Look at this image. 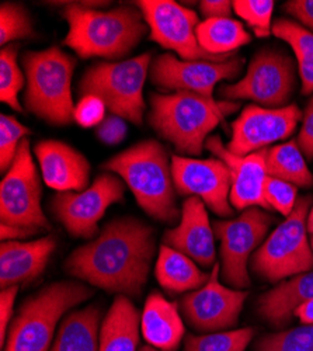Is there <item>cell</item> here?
I'll return each instance as SVG.
<instances>
[{
    "label": "cell",
    "mask_w": 313,
    "mask_h": 351,
    "mask_svg": "<svg viewBox=\"0 0 313 351\" xmlns=\"http://www.w3.org/2000/svg\"><path fill=\"white\" fill-rule=\"evenodd\" d=\"M294 316H297L303 325H313V298L299 305L295 309Z\"/></svg>",
    "instance_id": "7bdbcfd3"
},
{
    "label": "cell",
    "mask_w": 313,
    "mask_h": 351,
    "mask_svg": "<svg viewBox=\"0 0 313 351\" xmlns=\"http://www.w3.org/2000/svg\"><path fill=\"white\" fill-rule=\"evenodd\" d=\"M18 45L10 44L0 51V100L10 106L17 112H23L18 95L27 79L20 69L18 61Z\"/></svg>",
    "instance_id": "f546056e"
},
{
    "label": "cell",
    "mask_w": 313,
    "mask_h": 351,
    "mask_svg": "<svg viewBox=\"0 0 313 351\" xmlns=\"http://www.w3.org/2000/svg\"><path fill=\"white\" fill-rule=\"evenodd\" d=\"M34 36L33 20L27 9L21 3H2L0 6V44L2 47Z\"/></svg>",
    "instance_id": "1f68e13d"
},
{
    "label": "cell",
    "mask_w": 313,
    "mask_h": 351,
    "mask_svg": "<svg viewBox=\"0 0 313 351\" xmlns=\"http://www.w3.org/2000/svg\"><path fill=\"white\" fill-rule=\"evenodd\" d=\"M62 5V16L69 24L64 44L83 60H121L148 32L144 14L134 3L110 12L82 6L79 2Z\"/></svg>",
    "instance_id": "7a4b0ae2"
},
{
    "label": "cell",
    "mask_w": 313,
    "mask_h": 351,
    "mask_svg": "<svg viewBox=\"0 0 313 351\" xmlns=\"http://www.w3.org/2000/svg\"><path fill=\"white\" fill-rule=\"evenodd\" d=\"M101 311L88 306L72 312L60 326L51 351H99Z\"/></svg>",
    "instance_id": "484cf974"
},
{
    "label": "cell",
    "mask_w": 313,
    "mask_h": 351,
    "mask_svg": "<svg viewBox=\"0 0 313 351\" xmlns=\"http://www.w3.org/2000/svg\"><path fill=\"white\" fill-rule=\"evenodd\" d=\"M56 249V239L2 242L0 246V288L27 284L38 278Z\"/></svg>",
    "instance_id": "44dd1931"
},
{
    "label": "cell",
    "mask_w": 313,
    "mask_h": 351,
    "mask_svg": "<svg viewBox=\"0 0 313 351\" xmlns=\"http://www.w3.org/2000/svg\"><path fill=\"white\" fill-rule=\"evenodd\" d=\"M155 276L159 284L172 294L197 291L210 280V274L200 270L192 258L166 245L160 246Z\"/></svg>",
    "instance_id": "d4e9b609"
},
{
    "label": "cell",
    "mask_w": 313,
    "mask_h": 351,
    "mask_svg": "<svg viewBox=\"0 0 313 351\" xmlns=\"http://www.w3.org/2000/svg\"><path fill=\"white\" fill-rule=\"evenodd\" d=\"M308 232L310 233V235H313V207L310 208L309 211V215H308Z\"/></svg>",
    "instance_id": "ee69618b"
},
{
    "label": "cell",
    "mask_w": 313,
    "mask_h": 351,
    "mask_svg": "<svg viewBox=\"0 0 313 351\" xmlns=\"http://www.w3.org/2000/svg\"><path fill=\"white\" fill-rule=\"evenodd\" d=\"M254 337L253 328L214 332L203 336L190 335L184 351H246Z\"/></svg>",
    "instance_id": "4dcf8cb0"
},
{
    "label": "cell",
    "mask_w": 313,
    "mask_h": 351,
    "mask_svg": "<svg viewBox=\"0 0 313 351\" xmlns=\"http://www.w3.org/2000/svg\"><path fill=\"white\" fill-rule=\"evenodd\" d=\"M313 298V270L282 281L258 301V313L277 329L286 328L294 317L295 309Z\"/></svg>",
    "instance_id": "7402d4cb"
},
{
    "label": "cell",
    "mask_w": 313,
    "mask_h": 351,
    "mask_svg": "<svg viewBox=\"0 0 313 351\" xmlns=\"http://www.w3.org/2000/svg\"><path fill=\"white\" fill-rule=\"evenodd\" d=\"M273 34L294 51L302 82V95H313V34L291 19L275 20Z\"/></svg>",
    "instance_id": "f1b7e54d"
},
{
    "label": "cell",
    "mask_w": 313,
    "mask_h": 351,
    "mask_svg": "<svg viewBox=\"0 0 313 351\" xmlns=\"http://www.w3.org/2000/svg\"><path fill=\"white\" fill-rule=\"evenodd\" d=\"M205 148L231 169L232 187L229 201L232 206L239 211L251 207L267 210L264 184L268 174L264 162V149L247 156H236L227 151L218 135L207 139Z\"/></svg>",
    "instance_id": "ac0fdd59"
},
{
    "label": "cell",
    "mask_w": 313,
    "mask_h": 351,
    "mask_svg": "<svg viewBox=\"0 0 313 351\" xmlns=\"http://www.w3.org/2000/svg\"><path fill=\"white\" fill-rule=\"evenodd\" d=\"M310 246H312V250H313V235H312V239H310Z\"/></svg>",
    "instance_id": "bcb514c9"
},
{
    "label": "cell",
    "mask_w": 313,
    "mask_h": 351,
    "mask_svg": "<svg viewBox=\"0 0 313 351\" xmlns=\"http://www.w3.org/2000/svg\"><path fill=\"white\" fill-rule=\"evenodd\" d=\"M140 351H156L155 348H151V347H144Z\"/></svg>",
    "instance_id": "f6af8a7d"
},
{
    "label": "cell",
    "mask_w": 313,
    "mask_h": 351,
    "mask_svg": "<svg viewBox=\"0 0 313 351\" xmlns=\"http://www.w3.org/2000/svg\"><path fill=\"white\" fill-rule=\"evenodd\" d=\"M42 180L60 193L86 190L90 180V163L71 145L48 139L34 146Z\"/></svg>",
    "instance_id": "ffe728a7"
},
{
    "label": "cell",
    "mask_w": 313,
    "mask_h": 351,
    "mask_svg": "<svg viewBox=\"0 0 313 351\" xmlns=\"http://www.w3.org/2000/svg\"><path fill=\"white\" fill-rule=\"evenodd\" d=\"M41 183L32 156L30 141L20 143L14 162L0 184V219L2 225L17 226L34 235L51 228L41 207Z\"/></svg>",
    "instance_id": "30bf717a"
},
{
    "label": "cell",
    "mask_w": 313,
    "mask_h": 351,
    "mask_svg": "<svg viewBox=\"0 0 313 351\" xmlns=\"http://www.w3.org/2000/svg\"><path fill=\"white\" fill-rule=\"evenodd\" d=\"M197 40L204 51L215 56H232L251 41L246 27L234 17L208 19L197 27Z\"/></svg>",
    "instance_id": "4316f807"
},
{
    "label": "cell",
    "mask_w": 313,
    "mask_h": 351,
    "mask_svg": "<svg viewBox=\"0 0 313 351\" xmlns=\"http://www.w3.org/2000/svg\"><path fill=\"white\" fill-rule=\"evenodd\" d=\"M313 198L301 197L294 211L254 252L250 269L260 278L277 284L313 270V250L308 239V215Z\"/></svg>",
    "instance_id": "ba28073f"
},
{
    "label": "cell",
    "mask_w": 313,
    "mask_h": 351,
    "mask_svg": "<svg viewBox=\"0 0 313 351\" xmlns=\"http://www.w3.org/2000/svg\"><path fill=\"white\" fill-rule=\"evenodd\" d=\"M302 115L297 104L282 108L249 104L243 107L240 115L232 123V136L226 148L236 156L263 151L271 143L290 138L302 120Z\"/></svg>",
    "instance_id": "9a60e30c"
},
{
    "label": "cell",
    "mask_w": 313,
    "mask_h": 351,
    "mask_svg": "<svg viewBox=\"0 0 313 351\" xmlns=\"http://www.w3.org/2000/svg\"><path fill=\"white\" fill-rule=\"evenodd\" d=\"M134 5L144 14L151 40L175 51L184 61L223 62L232 56H215L201 48L197 40L198 14L173 0H138Z\"/></svg>",
    "instance_id": "7c38bea8"
},
{
    "label": "cell",
    "mask_w": 313,
    "mask_h": 351,
    "mask_svg": "<svg viewBox=\"0 0 313 351\" xmlns=\"http://www.w3.org/2000/svg\"><path fill=\"white\" fill-rule=\"evenodd\" d=\"M267 174L301 189L313 187V174L297 141H288L264 149Z\"/></svg>",
    "instance_id": "83f0119b"
},
{
    "label": "cell",
    "mask_w": 313,
    "mask_h": 351,
    "mask_svg": "<svg viewBox=\"0 0 313 351\" xmlns=\"http://www.w3.org/2000/svg\"><path fill=\"white\" fill-rule=\"evenodd\" d=\"M254 351H313V325L270 333L254 343Z\"/></svg>",
    "instance_id": "836d02e7"
},
{
    "label": "cell",
    "mask_w": 313,
    "mask_h": 351,
    "mask_svg": "<svg viewBox=\"0 0 313 351\" xmlns=\"http://www.w3.org/2000/svg\"><path fill=\"white\" fill-rule=\"evenodd\" d=\"M140 332L151 346L163 351H175L184 336L177 305L159 292H152L140 316Z\"/></svg>",
    "instance_id": "603a6c76"
},
{
    "label": "cell",
    "mask_w": 313,
    "mask_h": 351,
    "mask_svg": "<svg viewBox=\"0 0 313 351\" xmlns=\"http://www.w3.org/2000/svg\"><path fill=\"white\" fill-rule=\"evenodd\" d=\"M172 171L175 187L180 195L201 198L207 208L222 218L234 215L229 201L232 174L223 160L173 155Z\"/></svg>",
    "instance_id": "2e32d148"
},
{
    "label": "cell",
    "mask_w": 313,
    "mask_h": 351,
    "mask_svg": "<svg viewBox=\"0 0 313 351\" xmlns=\"http://www.w3.org/2000/svg\"><path fill=\"white\" fill-rule=\"evenodd\" d=\"M155 254L153 229L135 218H118L100 237L77 247L66 260L68 274L107 292L139 297Z\"/></svg>",
    "instance_id": "6da1fadb"
},
{
    "label": "cell",
    "mask_w": 313,
    "mask_h": 351,
    "mask_svg": "<svg viewBox=\"0 0 313 351\" xmlns=\"http://www.w3.org/2000/svg\"><path fill=\"white\" fill-rule=\"evenodd\" d=\"M23 66L27 79L25 108L51 125H69L75 103L72 76L76 60L58 47L25 52Z\"/></svg>",
    "instance_id": "5b68a950"
},
{
    "label": "cell",
    "mask_w": 313,
    "mask_h": 351,
    "mask_svg": "<svg viewBox=\"0 0 313 351\" xmlns=\"http://www.w3.org/2000/svg\"><path fill=\"white\" fill-rule=\"evenodd\" d=\"M284 10L313 34V0H290Z\"/></svg>",
    "instance_id": "60d3db41"
},
{
    "label": "cell",
    "mask_w": 313,
    "mask_h": 351,
    "mask_svg": "<svg viewBox=\"0 0 313 351\" xmlns=\"http://www.w3.org/2000/svg\"><path fill=\"white\" fill-rule=\"evenodd\" d=\"M139 319V312L129 298L118 295L101 322L99 351H136Z\"/></svg>",
    "instance_id": "cb8c5ba5"
},
{
    "label": "cell",
    "mask_w": 313,
    "mask_h": 351,
    "mask_svg": "<svg viewBox=\"0 0 313 351\" xmlns=\"http://www.w3.org/2000/svg\"><path fill=\"white\" fill-rule=\"evenodd\" d=\"M124 194V183L114 174L104 173L86 190L56 194L49 202V210L72 237L92 239L108 207L120 202Z\"/></svg>",
    "instance_id": "4fadbf2b"
},
{
    "label": "cell",
    "mask_w": 313,
    "mask_h": 351,
    "mask_svg": "<svg viewBox=\"0 0 313 351\" xmlns=\"http://www.w3.org/2000/svg\"><path fill=\"white\" fill-rule=\"evenodd\" d=\"M234 12V3L229 0H203L200 2V13L204 20L231 17Z\"/></svg>",
    "instance_id": "b9f144b4"
},
{
    "label": "cell",
    "mask_w": 313,
    "mask_h": 351,
    "mask_svg": "<svg viewBox=\"0 0 313 351\" xmlns=\"http://www.w3.org/2000/svg\"><path fill=\"white\" fill-rule=\"evenodd\" d=\"M103 169L120 176L149 217L164 223L181 217L176 207L172 159L160 142L142 141L107 160Z\"/></svg>",
    "instance_id": "277c9868"
},
{
    "label": "cell",
    "mask_w": 313,
    "mask_h": 351,
    "mask_svg": "<svg viewBox=\"0 0 313 351\" xmlns=\"http://www.w3.org/2000/svg\"><path fill=\"white\" fill-rule=\"evenodd\" d=\"M221 265L212 267L208 282L190 292L181 301V311L190 325L201 332H219L238 325L247 292L229 288L219 281Z\"/></svg>",
    "instance_id": "e0dca14e"
},
{
    "label": "cell",
    "mask_w": 313,
    "mask_h": 351,
    "mask_svg": "<svg viewBox=\"0 0 313 351\" xmlns=\"http://www.w3.org/2000/svg\"><path fill=\"white\" fill-rule=\"evenodd\" d=\"M105 104L96 96H82L75 106L73 120L83 128H97L105 119Z\"/></svg>",
    "instance_id": "8d00e7d4"
},
{
    "label": "cell",
    "mask_w": 313,
    "mask_h": 351,
    "mask_svg": "<svg viewBox=\"0 0 313 351\" xmlns=\"http://www.w3.org/2000/svg\"><path fill=\"white\" fill-rule=\"evenodd\" d=\"M18 289L20 287L14 285V287L2 289V292H0V340H2V346H5V341L8 339L6 337L8 328L10 325L14 301H16Z\"/></svg>",
    "instance_id": "f35d334b"
},
{
    "label": "cell",
    "mask_w": 313,
    "mask_h": 351,
    "mask_svg": "<svg viewBox=\"0 0 313 351\" xmlns=\"http://www.w3.org/2000/svg\"><path fill=\"white\" fill-rule=\"evenodd\" d=\"M274 218L259 207H251L238 218L216 221L215 237L221 241V273L235 289L250 287L247 266L255 249L264 241Z\"/></svg>",
    "instance_id": "8fae6325"
},
{
    "label": "cell",
    "mask_w": 313,
    "mask_h": 351,
    "mask_svg": "<svg viewBox=\"0 0 313 351\" xmlns=\"http://www.w3.org/2000/svg\"><path fill=\"white\" fill-rule=\"evenodd\" d=\"M92 295L93 289L76 281L44 287L21 305L9 328L3 351H48L62 316Z\"/></svg>",
    "instance_id": "8992f818"
},
{
    "label": "cell",
    "mask_w": 313,
    "mask_h": 351,
    "mask_svg": "<svg viewBox=\"0 0 313 351\" xmlns=\"http://www.w3.org/2000/svg\"><path fill=\"white\" fill-rule=\"evenodd\" d=\"M163 245L184 253L205 269L216 265L215 232L211 228L207 206L201 198H186L180 222L176 228L164 232Z\"/></svg>",
    "instance_id": "d6986e66"
},
{
    "label": "cell",
    "mask_w": 313,
    "mask_h": 351,
    "mask_svg": "<svg viewBox=\"0 0 313 351\" xmlns=\"http://www.w3.org/2000/svg\"><path fill=\"white\" fill-rule=\"evenodd\" d=\"M297 87L295 61L286 52L263 48L254 53L245 76L219 87L223 101L251 100L266 108L290 106Z\"/></svg>",
    "instance_id": "9c48e42d"
},
{
    "label": "cell",
    "mask_w": 313,
    "mask_h": 351,
    "mask_svg": "<svg viewBox=\"0 0 313 351\" xmlns=\"http://www.w3.org/2000/svg\"><path fill=\"white\" fill-rule=\"evenodd\" d=\"M127 135L125 120L118 115H108L96 128V136L105 145H118Z\"/></svg>",
    "instance_id": "74e56055"
},
{
    "label": "cell",
    "mask_w": 313,
    "mask_h": 351,
    "mask_svg": "<svg viewBox=\"0 0 313 351\" xmlns=\"http://www.w3.org/2000/svg\"><path fill=\"white\" fill-rule=\"evenodd\" d=\"M152 65L149 52L127 61L99 62L83 73L79 92L96 96L111 114L140 125L144 120V86Z\"/></svg>",
    "instance_id": "52a82bcc"
},
{
    "label": "cell",
    "mask_w": 313,
    "mask_h": 351,
    "mask_svg": "<svg viewBox=\"0 0 313 351\" xmlns=\"http://www.w3.org/2000/svg\"><path fill=\"white\" fill-rule=\"evenodd\" d=\"M30 128L21 124L13 115L0 117V169L8 171L16 159L20 143L30 135Z\"/></svg>",
    "instance_id": "e575fe53"
},
{
    "label": "cell",
    "mask_w": 313,
    "mask_h": 351,
    "mask_svg": "<svg viewBox=\"0 0 313 351\" xmlns=\"http://www.w3.org/2000/svg\"><path fill=\"white\" fill-rule=\"evenodd\" d=\"M302 154L306 159H313V96L309 100L302 115V125L297 139Z\"/></svg>",
    "instance_id": "ab89813d"
},
{
    "label": "cell",
    "mask_w": 313,
    "mask_h": 351,
    "mask_svg": "<svg viewBox=\"0 0 313 351\" xmlns=\"http://www.w3.org/2000/svg\"><path fill=\"white\" fill-rule=\"evenodd\" d=\"M149 101L152 128L187 158L200 156L210 134L240 106L191 92L152 93Z\"/></svg>",
    "instance_id": "3957f363"
},
{
    "label": "cell",
    "mask_w": 313,
    "mask_h": 351,
    "mask_svg": "<svg viewBox=\"0 0 313 351\" xmlns=\"http://www.w3.org/2000/svg\"><path fill=\"white\" fill-rule=\"evenodd\" d=\"M234 12L239 16L258 38H268L273 34V0H235Z\"/></svg>",
    "instance_id": "d6a6232c"
},
{
    "label": "cell",
    "mask_w": 313,
    "mask_h": 351,
    "mask_svg": "<svg viewBox=\"0 0 313 351\" xmlns=\"http://www.w3.org/2000/svg\"><path fill=\"white\" fill-rule=\"evenodd\" d=\"M245 58L234 55L223 62L184 61L172 53H162L152 61L151 82L164 90L191 92L214 99V89L222 80L236 79Z\"/></svg>",
    "instance_id": "5bb4252c"
},
{
    "label": "cell",
    "mask_w": 313,
    "mask_h": 351,
    "mask_svg": "<svg viewBox=\"0 0 313 351\" xmlns=\"http://www.w3.org/2000/svg\"><path fill=\"white\" fill-rule=\"evenodd\" d=\"M298 199L297 186L267 176L264 184V201L267 211H275L287 218L294 211Z\"/></svg>",
    "instance_id": "d590c367"
}]
</instances>
